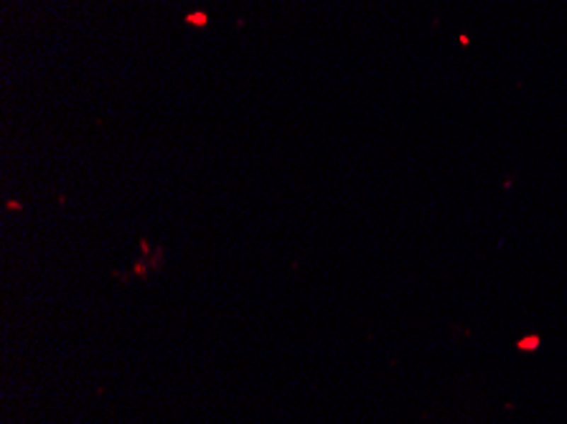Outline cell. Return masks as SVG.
I'll return each mask as SVG.
<instances>
[{"mask_svg":"<svg viewBox=\"0 0 567 424\" xmlns=\"http://www.w3.org/2000/svg\"><path fill=\"white\" fill-rule=\"evenodd\" d=\"M188 23H193V25H206V13H191V16H188Z\"/></svg>","mask_w":567,"mask_h":424,"instance_id":"1","label":"cell"}]
</instances>
